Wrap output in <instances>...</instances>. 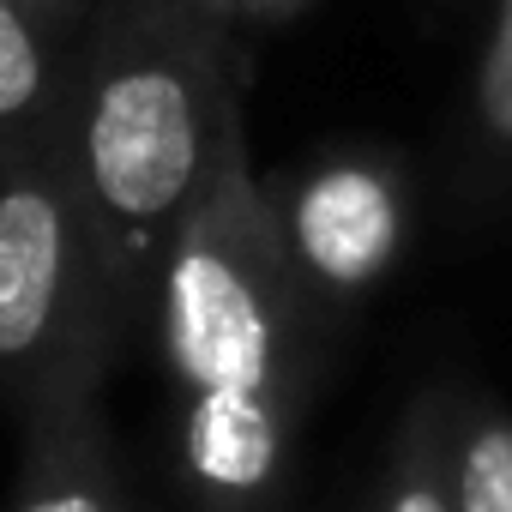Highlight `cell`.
Listing matches in <instances>:
<instances>
[{
	"label": "cell",
	"mask_w": 512,
	"mask_h": 512,
	"mask_svg": "<svg viewBox=\"0 0 512 512\" xmlns=\"http://www.w3.org/2000/svg\"><path fill=\"white\" fill-rule=\"evenodd\" d=\"M151 332L175 398L187 512H284L302 416L338 332L284 253L247 133L169 247Z\"/></svg>",
	"instance_id": "1"
},
{
	"label": "cell",
	"mask_w": 512,
	"mask_h": 512,
	"mask_svg": "<svg viewBox=\"0 0 512 512\" xmlns=\"http://www.w3.org/2000/svg\"><path fill=\"white\" fill-rule=\"evenodd\" d=\"M241 133L235 25L211 0H97L67 157L133 326L151 320L169 247Z\"/></svg>",
	"instance_id": "2"
},
{
	"label": "cell",
	"mask_w": 512,
	"mask_h": 512,
	"mask_svg": "<svg viewBox=\"0 0 512 512\" xmlns=\"http://www.w3.org/2000/svg\"><path fill=\"white\" fill-rule=\"evenodd\" d=\"M133 338L67 133L0 163V404L19 422L103 392Z\"/></svg>",
	"instance_id": "3"
},
{
	"label": "cell",
	"mask_w": 512,
	"mask_h": 512,
	"mask_svg": "<svg viewBox=\"0 0 512 512\" xmlns=\"http://www.w3.org/2000/svg\"><path fill=\"white\" fill-rule=\"evenodd\" d=\"M284 253L338 332L404 260L410 247V169L380 145H332L302 169L266 181Z\"/></svg>",
	"instance_id": "4"
},
{
	"label": "cell",
	"mask_w": 512,
	"mask_h": 512,
	"mask_svg": "<svg viewBox=\"0 0 512 512\" xmlns=\"http://www.w3.org/2000/svg\"><path fill=\"white\" fill-rule=\"evenodd\" d=\"M79 25L37 0H0V163L67 133L79 85Z\"/></svg>",
	"instance_id": "5"
},
{
	"label": "cell",
	"mask_w": 512,
	"mask_h": 512,
	"mask_svg": "<svg viewBox=\"0 0 512 512\" xmlns=\"http://www.w3.org/2000/svg\"><path fill=\"white\" fill-rule=\"evenodd\" d=\"M7 512H133V488L97 398L25 422V464Z\"/></svg>",
	"instance_id": "6"
},
{
	"label": "cell",
	"mask_w": 512,
	"mask_h": 512,
	"mask_svg": "<svg viewBox=\"0 0 512 512\" xmlns=\"http://www.w3.org/2000/svg\"><path fill=\"white\" fill-rule=\"evenodd\" d=\"M452 512H512V410L470 380H446Z\"/></svg>",
	"instance_id": "7"
},
{
	"label": "cell",
	"mask_w": 512,
	"mask_h": 512,
	"mask_svg": "<svg viewBox=\"0 0 512 512\" xmlns=\"http://www.w3.org/2000/svg\"><path fill=\"white\" fill-rule=\"evenodd\" d=\"M362 512H452V470H446V380H428L404 416L392 422V440L380 452V470L368 482Z\"/></svg>",
	"instance_id": "8"
},
{
	"label": "cell",
	"mask_w": 512,
	"mask_h": 512,
	"mask_svg": "<svg viewBox=\"0 0 512 512\" xmlns=\"http://www.w3.org/2000/svg\"><path fill=\"white\" fill-rule=\"evenodd\" d=\"M464 145L482 181L512 175V0H488V31L464 97Z\"/></svg>",
	"instance_id": "9"
},
{
	"label": "cell",
	"mask_w": 512,
	"mask_h": 512,
	"mask_svg": "<svg viewBox=\"0 0 512 512\" xmlns=\"http://www.w3.org/2000/svg\"><path fill=\"white\" fill-rule=\"evenodd\" d=\"M211 7H217L235 31H272V25H290L296 13H308L314 0H211Z\"/></svg>",
	"instance_id": "10"
},
{
	"label": "cell",
	"mask_w": 512,
	"mask_h": 512,
	"mask_svg": "<svg viewBox=\"0 0 512 512\" xmlns=\"http://www.w3.org/2000/svg\"><path fill=\"white\" fill-rule=\"evenodd\" d=\"M37 7H49L55 19H67V25H79V13H85V0H37Z\"/></svg>",
	"instance_id": "11"
}]
</instances>
